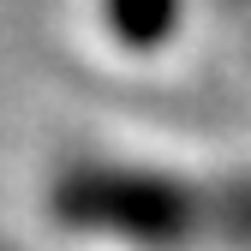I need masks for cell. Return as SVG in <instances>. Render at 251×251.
<instances>
[{"mask_svg": "<svg viewBox=\"0 0 251 251\" xmlns=\"http://www.w3.org/2000/svg\"><path fill=\"white\" fill-rule=\"evenodd\" d=\"M108 12H114V30H120V36L155 42L174 24V0H108Z\"/></svg>", "mask_w": 251, "mask_h": 251, "instance_id": "obj_1", "label": "cell"}]
</instances>
